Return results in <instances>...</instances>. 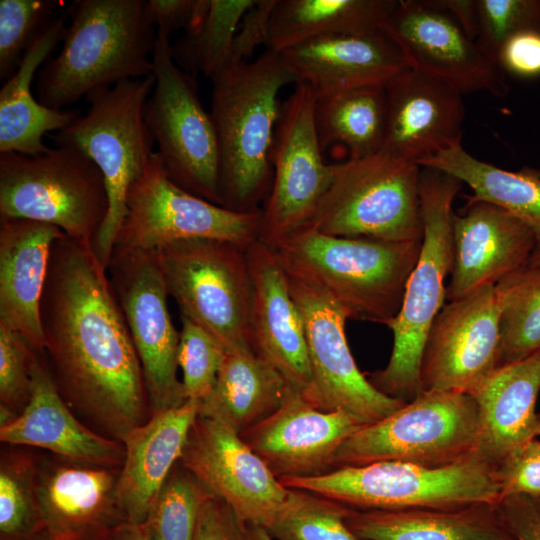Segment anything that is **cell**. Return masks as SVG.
I'll return each instance as SVG.
<instances>
[{
  "label": "cell",
  "instance_id": "cell-11",
  "mask_svg": "<svg viewBox=\"0 0 540 540\" xmlns=\"http://www.w3.org/2000/svg\"><path fill=\"white\" fill-rule=\"evenodd\" d=\"M478 407L473 396L421 391L385 418L361 427L338 448L335 468L400 461L438 468L476 452Z\"/></svg>",
  "mask_w": 540,
  "mask_h": 540
},
{
  "label": "cell",
  "instance_id": "cell-29",
  "mask_svg": "<svg viewBox=\"0 0 540 540\" xmlns=\"http://www.w3.org/2000/svg\"><path fill=\"white\" fill-rule=\"evenodd\" d=\"M540 350L501 367L473 396L478 407L476 453L497 465L509 453L540 437Z\"/></svg>",
  "mask_w": 540,
  "mask_h": 540
},
{
  "label": "cell",
  "instance_id": "cell-5",
  "mask_svg": "<svg viewBox=\"0 0 540 540\" xmlns=\"http://www.w3.org/2000/svg\"><path fill=\"white\" fill-rule=\"evenodd\" d=\"M461 186L462 182L448 173L421 167L420 254L408 278L401 308L387 324L393 333L389 361L383 369L367 375L378 391L405 402L421 392L422 351L428 331L446 299L445 279L454 261L452 206Z\"/></svg>",
  "mask_w": 540,
  "mask_h": 540
},
{
  "label": "cell",
  "instance_id": "cell-36",
  "mask_svg": "<svg viewBox=\"0 0 540 540\" xmlns=\"http://www.w3.org/2000/svg\"><path fill=\"white\" fill-rule=\"evenodd\" d=\"M500 313L498 369L540 350V266H525L495 285Z\"/></svg>",
  "mask_w": 540,
  "mask_h": 540
},
{
  "label": "cell",
  "instance_id": "cell-10",
  "mask_svg": "<svg viewBox=\"0 0 540 540\" xmlns=\"http://www.w3.org/2000/svg\"><path fill=\"white\" fill-rule=\"evenodd\" d=\"M246 249L226 241L191 239L154 251L180 314L208 331L225 351H254Z\"/></svg>",
  "mask_w": 540,
  "mask_h": 540
},
{
  "label": "cell",
  "instance_id": "cell-45",
  "mask_svg": "<svg viewBox=\"0 0 540 540\" xmlns=\"http://www.w3.org/2000/svg\"><path fill=\"white\" fill-rule=\"evenodd\" d=\"M495 476L501 499L517 495L540 498V440H531L509 453L495 465Z\"/></svg>",
  "mask_w": 540,
  "mask_h": 540
},
{
  "label": "cell",
  "instance_id": "cell-40",
  "mask_svg": "<svg viewBox=\"0 0 540 540\" xmlns=\"http://www.w3.org/2000/svg\"><path fill=\"white\" fill-rule=\"evenodd\" d=\"M349 510L326 497L288 488L282 508L266 530L274 540H365L346 523Z\"/></svg>",
  "mask_w": 540,
  "mask_h": 540
},
{
  "label": "cell",
  "instance_id": "cell-48",
  "mask_svg": "<svg viewBox=\"0 0 540 540\" xmlns=\"http://www.w3.org/2000/svg\"><path fill=\"white\" fill-rule=\"evenodd\" d=\"M496 508L514 540H540V498L508 496Z\"/></svg>",
  "mask_w": 540,
  "mask_h": 540
},
{
  "label": "cell",
  "instance_id": "cell-34",
  "mask_svg": "<svg viewBox=\"0 0 540 540\" xmlns=\"http://www.w3.org/2000/svg\"><path fill=\"white\" fill-rule=\"evenodd\" d=\"M418 165L443 171L466 183L473 190L472 195H466L467 201L490 203L524 221L536 236V248L540 247V170L501 169L469 154L461 142Z\"/></svg>",
  "mask_w": 540,
  "mask_h": 540
},
{
  "label": "cell",
  "instance_id": "cell-2",
  "mask_svg": "<svg viewBox=\"0 0 540 540\" xmlns=\"http://www.w3.org/2000/svg\"><path fill=\"white\" fill-rule=\"evenodd\" d=\"M210 79L222 206L260 211L258 204L266 200L272 183L279 94L297 80L282 55L270 49L254 60L234 62Z\"/></svg>",
  "mask_w": 540,
  "mask_h": 540
},
{
  "label": "cell",
  "instance_id": "cell-12",
  "mask_svg": "<svg viewBox=\"0 0 540 540\" xmlns=\"http://www.w3.org/2000/svg\"><path fill=\"white\" fill-rule=\"evenodd\" d=\"M152 62L155 84L145 121L163 167L184 190L222 206L217 135L197 83L174 62L167 35L157 32Z\"/></svg>",
  "mask_w": 540,
  "mask_h": 540
},
{
  "label": "cell",
  "instance_id": "cell-21",
  "mask_svg": "<svg viewBox=\"0 0 540 540\" xmlns=\"http://www.w3.org/2000/svg\"><path fill=\"white\" fill-rule=\"evenodd\" d=\"M246 254L253 286V349L313 405V381L303 320L291 296L284 269L274 250L259 240L247 247Z\"/></svg>",
  "mask_w": 540,
  "mask_h": 540
},
{
  "label": "cell",
  "instance_id": "cell-15",
  "mask_svg": "<svg viewBox=\"0 0 540 540\" xmlns=\"http://www.w3.org/2000/svg\"><path fill=\"white\" fill-rule=\"evenodd\" d=\"M282 267L303 320L313 406L326 412L343 411L362 425L375 423L402 407L405 401L378 391L359 370L346 339L349 318L345 311L316 282Z\"/></svg>",
  "mask_w": 540,
  "mask_h": 540
},
{
  "label": "cell",
  "instance_id": "cell-14",
  "mask_svg": "<svg viewBox=\"0 0 540 540\" xmlns=\"http://www.w3.org/2000/svg\"><path fill=\"white\" fill-rule=\"evenodd\" d=\"M317 95L296 82L282 103L272 147V183L260 222L259 241L271 248L304 229L333 177L315 126Z\"/></svg>",
  "mask_w": 540,
  "mask_h": 540
},
{
  "label": "cell",
  "instance_id": "cell-30",
  "mask_svg": "<svg viewBox=\"0 0 540 540\" xmlns=\"http://www.w3.org/2000/svg\"><path fill=\"white\" fill-rule=\"evenodd\" d=\"M67 10L56 16L26 51L15 73L0 90V153L15 152L37 156L48 150L43 136L61 131L80 113L70 109H51L32 93L37 71L55 50L67 31Z\"/></svg>",
  "mask_w": 540,
  "mask_h": 540
},
{
  "label": "cell",
  "instance_id": "cell-25",
  "mask_svg": "<svg viewBox=\"0 0 540 540\" xmlns=\"http://www.w3.org/2000/svg\"><path fill=\"white\" fill-rule=\"evenodd\" d=\"M119 471L59 457L38 460L36 498L46 532L109 534L125 523L117 500Z\"/></svg>",
  "mask_w": 540,
  "mask_h": 540
},
{
  "label": "cell",
  "instance_id": "cell-23",
  "mask_svg": "<svg viewBox=\"0 0 540 540\" xmlns=\"http://www.w3.org/2000/svg\"><path fill=\"white\" fill-rule=\"evenodd\" d=\"M387 125L381 150L418 164L461 142L462 93L407 68L385 84Z\"/></svg>",
  "mask_w": 540,
  "mask_h": 540
},
{
  "label": "cell",
  "instance_id": "cell-28",
  "mask_svg": "<svg viewBox=\"0 0 540 540\" xmlns=\"http://www.w3.org/2000/svg\"><path fill=\"white\" fill-rule=\"evenodd\" d=\"M200 402L152 413L122 439L125 449L117 481V500L125 521L142 525L149 508L179 462Z\"/></svg>",
  "mask_w": 540,
  "mask_h": 540
},
{
  "label": "cell",
  "instance_id": "cell-26",
  "mask_svg": "<svg viewBox=\"0 0 540 540\" xmlns=\"http://www.w3.org/2000/svg\"><path fill=\"white\" fill-rule=\"evenodd\" d=\"M297 82L317 96L385 85L408 68L396 43L383 31L314 38L280 53Z\"/></svg>",
  "mask_w": 540,
  "mask_h": 540
},
{
  "label": "cell",
  "instance_id": "cell-50",
  "mask_svg": "<svg viewBox=\"0 0 540 540\" xmlns=\"http://www.w3.org/2000/svg\"><path fill=\"white\" fill-rule=\"evenodd\" d=\"M196 0H148L147 13L157 32L169 36L190 24Z\"/></svg>",
  "mask_w": 540,
  "mask_h": 540
},
{
  "label": "cell",
  "instance_id": "cell-27",
  "mask_svg": "<svg viewBox=\"0 0 540 540\" xmlns=\"http://www.w3.org/2000/svg\"><path fill=\"white\" fill-rule=\"evenodd\" d=\"M65 233L28 219H0V322L45 353L40 303L54 242Z\"/></svg>",
  "mask_w": 540,
  "mask_h": 540
},
{
  "label": "cell",
  "instance_id": "cell-42",
  "mask_svg": "<svg viewBox=\"0 0 540 540\" xmlns=\"http://www.w3.org/2000/svg\"><path fill=\"white\" fill-rule=\"evenodd\" d=\"M178 365L183 373L187 400L201 402L212 391L225 356V349L208 331L180 315Z\"/></svg>",
  "mask_w": 540,
  "mask_h": 540
},
{
  "label": "cell",
  "instance_id": "cell-47",
  "mask_svg": "<svg viewBox=\"0 0 540 540\" xmlns=\"http://www.w3.org/2000/svg\"><path fill=\"white\" fill-rule=\"evenodd\" d=\"M194 540H248L246 525L225 502L212 496L201 510Z\"/></svg>",
  "mask_w": 540,
  "mask_h": 540
},
{
  "label": "cell",
  "instance_id": "cell-7",
  "mask_svg": "<svg viewBox=\"0 0 540 540\" xmlns=\"http://www.w3.org/2000/svg\"><path fill=\"white\" fill-rule=\"evenodd\" d=\"M279 480L286 488L309 491L356 510L455 509L496 505L501 499L495 465L476 452L438 468L380 461Z\"/></svg>",
  "mask_w": 540,
  "mask_h": 540
},
{
  "label": "cell",
  "instance_id": "cell-1",
  "mask_svg": "<svg viewBox=\"0 0 540 540\" xmlns=\"http://www.w3.org/2000/svg\"><path fill=\"white\" fill-rule=\"evenodd\" d=\"M40 316L48 365L71 409L120 442L149 419L141 363L93 244L66 234L54 242Z\"/></svg>",
  "mask_w": 540,
  "mask_h": 540
},
{
  "label": "cell",
  "instance_id": "cell-22",
  "mask_svg": "<svg viewBox=\"0 0 540 540\" xmlns=\"http://www.w3.org/2000/svg\"><path fill=\"white\" fill-rule=\"evenodd\" d=\"M452 233L454 261L446 287L448 301L495 286L527 266L537 246L529 225L482 201H467L460 213H453Z\"/></svg>",
  "mask_w": 540,
  "mask_h": 540
},
{
  "label": "cell",
  "instance_id": "cell-52",
  "mask_svg": "<svg viewBox=\"0 0 540 540\" xmlns=\"http://www.w3.org/2000/svg\"><path fill=\"white\" fill-rule=\"evenodd\" d=\"M108 540H149L142 525L122 523L115 528Z\"/></svg>",
  "mask_w": 540,
  "mask_h": 540
},
{
  "label": "cell",
  "instance_id": "cell-6",
  "mask_svg": "<svg viewBox=\"0 0 540 540\" xmlns=\"http://www.w3.org/2000/svg\"><path fill=\"white\" fill-rule=\"evenodd\" d=\"M154 84L152 73L89 94L87 113L53 136L57 146L80 150L103 174L109 208L93 247L106 269L127 213L129 189L154 153L155 141L145 121Z\"/></svg>",
  "mask_w": 540,
  "mask_h": 540
},
{
  "label": "cell",
  "instance_id": "cell-41",
  "mask_svg": "<svg viewBox=\"0 0 540 540\" xmlns=\"http://www.w3.org/2000/svg\"><path fill=\"white\" fill-rule=\"evenodd\" d=\"M59 0H0V79L17 70L26 51L56 17Z\"/></svg>",
  "mask_w": 540,
  "mask_h": 540
},
{
  "label": "cell",
  "instance_id": "cell-31",
  "mask_svg": "<svg viewBox=\"0 0 540 540\" xmlns=\"http://www.w3.org/2000/svg\"><path fill=\"white\" fill-rule=\"evenodd\" d=\"M346 523L365 540H514L493 504L455 509L350 508Z\"/></svg>",
  "mask_w": 540,
  "mask_h": 540
},
{
  "label": "cell",
  "instance_id": "cell-13",
  "mask_svg": "<svg viewBox=\"0 0 540 540\" xmlns=\"http://www.w3.org/2000/svg\"><path fill=\"white\" fill-rule=\"evenodd\" d=\"M262 210L237 212L174 183L154 152L130 187L114 251H156L182 240L213 239L247 248L259 239ZM112 252V253H113Z\"/></svg>",
  "mask_w": 540,
  "mask_h": 540
},
{
  "label": "cell",
  "instance_id": "cell-51",
  "mask_svg": "<svg viewBox=\"0 0 540 540\" xmlns=\"http://www.w3.org/2000/svg\"><path fill=\"white\" fill-rule=\"evenodd\" d=\"M437 7L449 12L474 40L477 36L475 0H431Z\"/></svg>",
  "mask_w": 540,
  "mask_h": 540
},
{
  "label": "cell",
  "instance_id": "cell-9",
  "mask_svg": "<svg viewBox=\"0 0 540 540\" xmlns=\"http://www.w3.org/2000/svg\"><path fill=\"white\" fill-rule=\"evenodd\" d=\"M109 208L103 174L80 150L0 153V219H28L94 246Z\"/></svg>",
  "mask_w": 540,
  "mask_h": 540
},
{
  "label": "cell",
  "instance_id": "cell-33",
  "mask_svg": "<svg viewBox=\"0 0 540 540\" xmlns=\"http://www.w3.org/2000/svg\"><path fill=\"white\" fill-rule=\"evenodd\" d=\"M396 0H277L266 49L283 52L308 40L382 31Z\"/></svg>",
  "mask_w": 540,
  "mask_h": 540
},
{
  "label": "cell",
  "instance_id": "cell-35",
  "mask_svg": "<svg viewBox=\"0 0 540 540\" xmlns=\"http://www.w3.org/2000/svg\"><path fill=\"white\" fill-rule=\"evenodd\" d=\"M387 125L385 85H368L317 96L315 126L324 151L333 143L343 144L349 159L379 152Z\"/></svg>",
  "mask_w": 540,
  "mask_h": 540
},
{
  "label": "cell",
  "instance_id": "cell-17",
  "mask_svg": "<svg viewBox=\"0 0 540 540\" xmlns=\"http://www.w3.org/2000/svg\"><path fill=\"white\" fill-rule=\"evenodd\" d=\"M382 31L401 50L408 68L423 72L462 94L508 93L505 71L472 39L460 23L431 0H400Z\"/></svg>",
  "mask_w": 540,
  "mask_h": 540
},
{
  "label": "cell",
  "instance_id": "cell-53",
  "mask_svg": "<svg viewBox=\"0 0 540 540\" xmlns=\"http://www.w3.org/2000/svg\"><path fill=\"white\" fill-rule=\"evenodd\" d=\"M110 534L55 535L45 532L35 540H108Z\"/></svg>",
  "mask_w": 540,
  "mask_h": 540
},
{
  "label": "cell",
  "instance_id": "cell-39",
  "mask_svg": "<svg viewBox=\"0 0 540 540\" xmlns=\"http://www.w3.org/2000/svg\"><path fill=\"white\" fill-rule=\"evenodd\" d=\"M212 497L177 462L153 500L142 527L149 540H194L201 510Z\"/></svg>",
  "mask_w": 540,
  "mask_h": 540
},
{
  "label": "cell",
  "instance_id": "cell-16",
  "mask_svg": "<svg viewBox=\"0 0 540 540\" xmlns=\"http://www.w3.org/2000/svg\"><path fill=\"white\" fill-rule=\"evenodd\" d=\"M107 272L141 363L151 413L182 405L187 399L177 376L180 332L155 252L114 251Z\"/></svg>",
  "mask_w": 540,
  "mask_h": 540
},
{
  "label": "cell",
  "instance_id": "cell-19",
  "mask_svg": "<svg viewBox=\"0 0 540 540\" xmlns=\"http://www.w3.org/2000/svg\"><path fill=\"white\" fill-rule=\"evenodd\" d=\"M179 462L245 525L269 528L288 494L242 437L213 418L197 416Z\"/></svg>",
  "mask_w": 540,
  "mask_h": 540
},
{
  "label": "cell",
  "instance_id": "cell-37",
  "mask_svg": "<svg viewBox=\"0 0 540 540\" xmlns=\"http://www.w3.org/2000/svg\"><path fill=\"white\" fill-rule=\"evenodd\" d=\"M255 0H210L201 25L171 44L174 62L185 72L211 78L233 60V42L244 13Z\"/></svg>",
  "mask_w": 540,
  "mask_h": 540
},
{
  "label": "cell",
  "instance_id": "cell-46",
  "mask_svg": "<svg viewBox=\"0 0 540 540\" xmlns=\"http://www.w3.org/2000/svg\"><path fill=\"white\" fill-rule=\"evenodd\" d=\"M276 2L277 0H255L244 13L233 42L234 62L249 61L258 46H266Z\"/></svg>",
  "mask_w": 540,
  "mask_h": 540
},
{
  "label": "cell",
  "instance_id": "cell-8",
  "mask_svg": "<svg viewBox=\"0 0 540 540\" xmlns=\"http://www.w3.org/2000/svg\"><path fill=\"white\" fill-rule=\"evenodd\" d=\"M420 171L418 164L383 150L334 163L330 186L304 229L333 236L422 241Z\"/></svg>",
  "mask_w": 540,
  "mask_h": 540
},
{
  "label": "cell",
  "instance_id": "cell-38",
  "mask_svg": "<svg viewBox=\"0 0 540 540\" xmlns=\"http://www.w3.org/2000/svg\"><path fill=\"white\" fill-rule=\"evenodd\" d=\"M38 460L24 451L2 453L0 540H35L46 532L36 498Z\"/></svg>",
  "mask_w": 540,
  "mask_h": 540
},
{
  "label": "cell",
  "instance_id": "cell-55",
  "mask_svg": "<svg viewBox=\"0 0 540 540\" xmlns=\"http://www.w3.org/2000/svg\"><path fill=\"white\" fill-rule=\"evenodd\" d=\"M529 266H540V247L536 248L532 253L528 262Z\"/></svg>",
  "mask_w": 540,
  "mask_h": 540
},
{
  "label": "cell",
  "instance_id": "cell-3",
  "mask_svg": "<svg viewBox=\"0 0 540 540\" xmlns=\"http://www.w3.org/2000/svg\"><path fill=\"white\" fill-rule=\"evenodd\" d=\"M60 52L40 68L37 100L65 109L82 97L153 72L157 29L145 0H77Z\"/></svg>",
  "mask_w": 540,
  "mask_h": 540
},
{
  "label": "cell",
  "instance_id": "cell-18",
  "mask_svg": "<svg viewBox=\"0 0 540 540\" xmlns=\"http://www.w3.org/2000/svg\"><path fill=\"white\" fill-rule=\"evenodd\" d=\"M500 313L495 286L449 301L434 319L420 361L421 391L474 396L498 369Z\"/></svg>",
  "mask_w": 540,
  "mask_h": 540
},
{
  "label": "cell",
  "instance_id": "cell-20",
  "mask_svg": "<svg viewBox=\"0 0 540 540\" xmlns=\"http://www.w3.org/2000/svg\"><path fill=\"white\" fill-rule=\"evenodd\" d=\"M362 425L343 411L326 412L291 387L282 405L240 436L278 479L335 469L338 448Z\"/></svg>",
  "mask_w": 540,
  "mask_h": 540
},
{
  "label": "cell",
  "instance_id": "cell-44",
  "mask_svg": "<svg viewBox=\"0 0 540 540\" xmlns=\"http://www.w3.org/2000/svg\"><path fill=\"white\" fill-rule=\"evenodd\" d=\"M39 354L17 331L0 322V400L18 415L29 402Z\"/></svg>",
  "mask_w": 540,
  "mask_h": 540
},
{
  "label": "cell",
  "instance_id": "cell-32",
  "mask_svg": "<svg viewBox=\"0 0 540 540\" xmlns=\"http://www.w3.org/2000/svg\"><path fill=\"white\" fill-rule=\"evenodd\" d=\"M289 388L277 369L255 351H226L198 415L218 420L241 435L274 413Z\"/></svg>",
  "mask_w": 540,
  "mask_h": 540
},
{
  "label": "cell",
  "instance_id": "cell-54",
  "mask_svg": "<svg viewBox=\"0 0 540 540\" xmlns=\"http://www.w3.org/2000/svg\"><path fill=\"white\" fill-rule=\"evenodd\" d=\"M248 540H274L269 532L261 526L246 525Z\"/></svg>",
  "mask_w": 540,
  "mask_h": 540
},
{
  "label": "cell",
  "instance_id": "cell-49",
  "mask_svg": "<svg viewBox=\"0 0 540 540\" xmlns=\"http://www.w3.org/2000/svg\"><path fill=\"white\" fill-rule=\"evenodd\" d=\"M498 62L504 71L523 77L540 75V32L525 31L508 38Z\"/></svg>",
  "mask_w": 540,
  "mask_h": 540
},
{
  "label": "cell",
  "instance_id": "cell-43",
  "mask_svg": "<svg viewBox=\"0 0 540 540\" xmlns=\"http://www.w3.org/2000/svg\"><path fill=\"white\" fill-rule=\"evenodd\" d=\"M477 44L498 61V54L511 36L540 32V0H475Z\"/></svg>",
  "mask_w": 540,
  "mask_h": 540
},
{
  "label": "cell",
  "instance_id": "cell-24",
  "mask_svg": "<svg viewBox=\"0 0 540 540\" xmlns=\"http://www.w3.org/2000/svg\"><path fill=\"white\" fill-rule=\"evenodd\" d=\"M45 355L40 353L34 365L27 406L12 423L0 428L1 442L42 448L78 464L121 468L123 443L77 419L60 394Z\"/></svg>",
  "mask_w": 540,
  "mask_h": 540
},
{
  "label": "cell",
  "instance_id": "cell-4",
  "mask_svg": "<svg viewBox=\"0 0 540 540\" xmlns=\"http://www.w3.org/2000/svg\"><path fill=\"white\" fill-rule=\"evenodd\" d=\"M422 241L392 242L303 229L272 248L281 264L314 282L349 319L387 324L398 314Z\"/></svg>",
  "mask_w": 540,
  "mask_h": 540
}]
</instances>
